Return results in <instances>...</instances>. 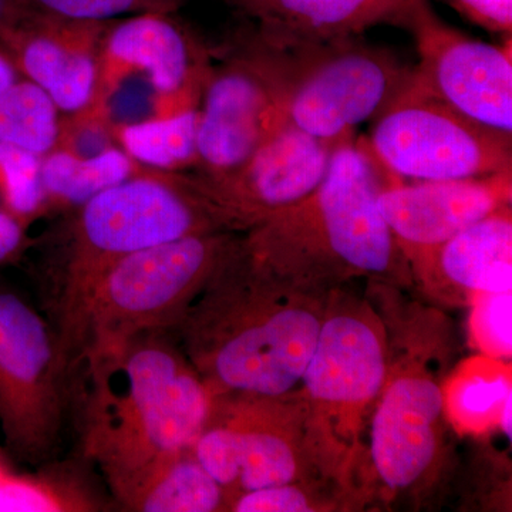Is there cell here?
Listing matches in <instances>:
<instances>
[{"label":"cell","instance_id":"obj_4","mask_svg":"<svg viewBox=\"0 0 512 512\" xmlns=\"http://www.w3.org/2000/svg\"><path fill=\"white\" fill-rule=\"evenodd\" d=\"M383 185V167L365 138H350L333 151L316 190L238 235L239 248L306 288L332 291L356 279L412 286L409 262L380 211Z\"/></svg>","mask_w":512,"mask_h":512},{"label":"cell","instance_id":"obj_6","mask_svg":"<svg viewBox=\"0 0 512 512\" xmlns=\"http://www.w3.org/2000/svg\"><path fill=\"white\" fill-rule=\"evenodd\" d=\"M252 30L286 123L335 146L355 138L360 124L375 120L413 73L392 52L366 45L359 36L272 46Z\"/></svg>","mask_w":512,"mask_h":512},{"label":"cell","instance_id":"obj_3","mask_svg":"<svg viewBox=\"0 0 512 512\" xmlns=\"http://www.w3.org/2000/svg\"><path fill=\"white\" fill-rule=\"evenodd\" d=\"M215 231L227 229L190 173L141 167L127 180L57 217L56 224L36 238L40 311L74 360L87 305L111 266L134 252Z\"/></svg>","mask_w":512,"mask_h":512},{"label":"cell","instance_id":"obj_14","mask_svg":"<svg viewBox=\"0 0 512 512\" xmlns=\"http://www.w3.org/2000/svg\"><path fill=\"white\" fill-rule=\"evenodd\" d=\"M403 28L412 33L419 82L484 126L512 134L511 40L497 46L451 28L429 0H417Z\"/></svg>","mask_w":512,"mask_h":512},{"label":"cell","instance_id":"obj_34","mask_svg":"<svg viewBox=\"0 0 512 512\" xmlns=\"http://www.w3.org/2000/svg\"><path fill=\"white\" fill-rule=\"evenodd\" d=\"M8 13V2H6V0H0V26H2L3 22H5L6 18H8Z\"/></svg>","mask_w":512,"mask_h":512},{"label":"cell","instance_id":"obj_11","mask_svg":"<svg viewBox=\"0 0 512 512\" xmlns=\"http://www.w3.org/2000/svg\"><path fill=\"white\" fill-rule=\"evenodd\" d=\"M390 356L382 392L370 417L365 487L376 484L386 500L427 487L444 450V393L429 365L430 352L407 346Z\"/></svg>","mask_w":512,"mask_h":512},{"label":"cell","instance_id":"obj_31","mask_svg":"<svg viewBox=\"0 0 512 512\" xmlns=\"http://www.w3.org/2000/svg\"><path fill=\"white\" fill-rule=\"evenodd\" d=\"M444 2L478 28L511 37L512 0H444Z\"/></svg>","mask_w":512,"mask_h":512},{"label":"cell","instance_id":"obj_12","mask_svg":"<svg viewBox=\"0 0 512 512\" xmlns=\"http://www.w3.org/2000/svg\"><path fill=\"white\" fill-rule=\"evenodd\" d=\"M218 59L198 106V164L190 171L204 178L234 173L288 126L251 28L235 33Z\"/></svg>","mask_w":512,"mask_h":512},{"label":"cell","instance_id":"obj_1","mask_svg":"<svg viewBox=\"0 0 512 512\" xmlns=\"http://www.w3.org/2000/svg\"><path fill=\"white\" fill-rule=\"evenodd\" d=\"M212 397L173 333L148 332L77 357L70 417L82 457L120 503L154 468L192 447Z\"/></svg>","mask_w":512,"mask_h":512},{"label":"cell","instance_id":"obj_24","mask_svg":"<svg viewBox=\"0 0 512 512\" xmlns=\"http://www.w3.org/2000/svg\"><path fill=\"white\" fill-rule=\"evenodd\" d=\"M60 119L53 100L22 77L0 94V144L45 157L56 148Z\"/></svg>","mask_w":512,"mask_h":512},{"label":"cell","instance_id":"obj_16","mask_svg":"<svg viewBox=\"0 0 512 512\" xmlns=\"http://www.w3.org/2000/svg\"><path fill=\"white\" fill-rule=\"evenodd\" d=\"M110 22L9 8L0 26V50L19 76L40 87L60 113H76L89 106L96 93L101 43Z\"/></svg>","mask_w":512,"mask_h":512},{"label":"cell","instance_id":"obj_13","mask_svg":"<svg viewBox=\"0 0 512 512\" xmlns=\"http://www.w3.org/2000/svg\"><path fill=\"white\" fill-rule=\"evenodd\" d=\"M214 52L174 13H141L111 20L101 43L96 93L89 106L109 111L121 87L141 77L150 86L148 117L200 106ZM113 117V116H111Z\"/></svg>","mask_w":512,"mask_h":512},{"label":"cell","instance_id":"obj_2","mask_svg":"<svg viewBox=\"0 0 512 512\" xmlns=\"http://www.w3.org/2000/svg\"><path fill=\"white\" fill-rule=\"evenodd\" d=\"M329 293L256 264L237 234L173 335L212 393L282 396L301 384Z\"/></svg>","mask_w":512,"mask_h":512},{"label":"cell","instance_id":"obj_25","mask_svg":"<svg viewBox=\"0 0 512 512\" xmlns=\"http://www.w3.org/2000/svg\"><path fill=\"white\" fill-rule=\"evenodd\" d=\"M104 503L82 478L64 468L10 473L0 484V512H93Z\"/></svg>","mask_w":512,"mask_h":512},{"label":"cell","instance_id":"obj_29","mask_svg":"<svg viewBox=\"0 0 512 512\" xmlns=\"http://www.w3.org/2000/svg\"><path fill=\"white\" fill-rule=\"evenodd\" d=\"M340 504L323 493L318 483L271 485L235 495L228 504L232 512H323L338 510Z\"/></svg>","mask_w":512,"mask_h":512},{"label":"cell","instance_id":"obj_9","mask_svg":"<svg viewBox=\"0 0 512 512\" xmlns=\"http://www.w3.org/2000/svg\"><path fill=\"white\" fill-rule=\"evenodd\" d=\"M387 173L402 180L447 181L512 171V134L464 116L410 79L365 138Z\"/></svg>","mask_w":512,"mask_h":512},{"label":"cell","instance_id":"obj_35","mask_svg":"<svg viewBox=\"0 0 512 512\" xmlns=\"http://www.w3.org/2000/svg\"><path fill=\"white\" fill-rule=\"evenodd\" d=\"M10 473H12V470H10L8 464L5 463V460L0 457V484H2V481L5 480Z\"/></svg>","mask_w":512,"mask_h":512},{"label":"cell","instance_id":"obj_5","mask_svg":"<svg viewBox=\"0 0 512 512\" xmlns=\"http://www.w3.org/2000/svg\"><path fill=\"white\" fill-rule=\"evenodd\" d=\"M390 333L375 306L346 286L332 289L311 360L298 390L305 440L319 480L353 497L363 464V431L382 392Z\"/></svg>","mask_w":512,"mask_h":512},{"label":"cell","instance_id":"obj_28","mask_svg":"<svg viewBox=\"0 0 512 512\" xmlns=\"http://www.w3.org/2000/svg\"><path fill=\"white\" fill-rule=\"evenodd\" d=\"M468 308V328L474 348L490 359L510 362L512 291L477 293Z\"/></svg>","mask_w":512,"mask_h":512},{"label":"cell","instance_id":"obj_20","mask_svg":"<svg viewBox=\"0 0 512 512\" xmlns=\"http://www.w3.org/2000/svg\"><path fill=\"white\" fill-rule=\"evenodd\" d=\"M443 393L446 419L458 433L484 434L500 427L511 441V372L503 360H471L448 379Z\"/></svg>","mask_w":512,"mask_h":512},{"label":"cell","instance_id":"obj_8","mask_svg":"<svg viewBox=\"0 0 512 512\" xmlns=\"http://www.w3.org/2000/svg\"><path fill=\"white\" fill-rule=\"evenodd\" d=\"M72 375V356L45 313L0 286V429L19 460L56 456L70 419Z\"/></svg>","mask_w":512,"mask_h":512},{"label":"cell","instance_id":"obj_27","mask_svg":"<svg viewBox=\"0 0 512 512\" xmlns=\"http://www.w3.org/2000/svg\"><path fill=\"white\" fill-rule=\"evenodd\" d=\"M9 8L74 20L110 22L141 13H175L187 0H6Z\"/></svg>","mask_w":512,"mask_h":512},{"label":"cell","instance_id":"obj_30","mask_svg":"<svg viewBox=\"0 0 512 512\" xmlns=\"http://www.w3.org/2000/svg\"><path fill=\"white\" fill-rule=\"evenodd\" d=\"M116 123L109 111L87 106L76 113L62 114L57 150L89 157L117 146Z\"/></svg>","mask_w":512,"mask_h":512},{"label":"cell","instance_id":"obj_33","mask_svg":"<svg viewBox=\"0 0 512 512\" xmlns=\"http://www.w3.org/2000/svg\"><path fill=\"white\" fill-rule=\"evenodd\" d=\"M19 79L20 76L12 62H10L9 57L0 50V94L9 89Z\"/></svg>","mask_w":512,"mask_h":512},{"label":"cell","instance_id":"obj_7","mask_svg":"<svg viewBox=\"0 0 512 512\" xmlns=\"http://www.w3.org/2000/svg\"><path fill=\"white\" fill-rule=\"evenodd\" d=\"M235 235H190L134 252L111 266L87 305L77 357L113 348L141 333H173Z\"/></svg>","mask_w":512,"mask_h":512},{"label":"cell","instance_id":"obj_26","mask_svg":"<svg viewBox=\"0 0 512 512\" xmlns=\"http://www.w3.org/2000/svg\"><path fill=\"white\" fill-rule=\"evenodd\" d=\"M40 160L28 151L0 144V204L28 227L45 218Z\"/></svg>","mask_w":512,"mask_h":512},{"label":"cell","instance_id":"obj_15","mask_svg":"<svg viewBox=\"0 0 512 512\" xmlns=\"http://www.w3.org/2000/svg\"><path fill=\"white\" fill-rule=\"evenodd\" d=\"M338 146L288 124L234 173L190 174L224 228L242 234L316 190Z\"/></svg>","mask_w":512,"mask_h":512},{"label":"cell","instance_id":"obj_32","mask_svg":"<svg viewBox=\"0 0 512 512\" xmlns=\"http://www.w3.org/2000/svg\"><path fill=\"white\" fill-rule=\"evenodd\" d=\"M35 244L36 238L30 237L28 225L0 210V268L18 262Z\"/></svg>","mask_w":512,"mask_h":512},{"label":"cell","instance_id":"obj_10","mask_svg":"<svg viewBox=\"0 0 512 512\" xmlns=\"http://www.w3.org/2000/svg\"><path fill=\"white\" fill-rule=\"evenodd\" d=\"M305 417L298 390L282 396L214 394L192 451L227 491L228 504L258 488L318 483L306 448Z\"/></svg>","mask_w":512,"mask_h":512},{"label":"cell","instance_id":"obj_19","mask_svg":"<svg viewBox=\"0 0 512 512\" xmlns=\"http://www.w3.org/2000/svg\"><path fill=\"white\" fill-rule=\"evenodd\" d=\"M272 46L329 42L377 25L403 28L417 0H227Z\"/></svg>","mask_w":512,"mask_h":512},{"label":"cell","instance_id":"obj_23","mask_svg":"<svg viewBox=\"0 0 512 512\" xmlns=\"http://www.w3.org/2000/svg\"><path fill=\"white\" fill-rule=\"evenodd\" d=\"M198 107L164 117L116 124L117 146L151 170L190 173L198 164Z\"/></svg>","mask_w":512,"mask_h":512},{"label":"cell","instance_id":"obj_18","mask_svg":"<svg viewBox=\"0 0 512 512\" xmlns=\"http://www.w3.org/2000/svg\"><path fill=\"white\" fill-rule=\"evenodd\" d=\"M413 284L433 301L468 306L477 293L512 291V210H500L436 247L404 252Z\"/></svg>","mask_w":512,"mask_h":512},{"label":"cell","instance_id":"obj_17","mask_svg":"<svg viewBox=\"0 0 512 512\" xmlns=\"http://www.w3.org/2000/svg\"><path fill=\"white\" fill-rule=\"evenodd\" d=\"M512 201V171L466 180L413 181L384 173L380 211L404 252L436 247Z\"/></svg>","mask_w":512,"mask_h":512},{"label":"cell","instance_id":"obj_21","mask_svg":"<svg viewBox=\"0 0 512 512\" xmlns=\"http://www.w3.org/2000/svg\"><path fill=\"white\" fill-rule=\"evenodd\" d=\"M119 146L94 156H74L67 151H50L40 160L45 217H60L84 202L127 180L140 170Z\"/></svg>","mask_w":512,"mask_h":512},{"label":"cell","instance_id":"obj_22","mask_svg":"<svg viewBox=\"0 0 512 512\" xmlns=\"http://www.w3.org/2000/svg\"><path fill=\"white\" fill-rule=\"evenodd\" d=\"M228 500L190 447L151 471L119 505L133 512H220Z\"/></svg>","mask_w":512,"mask_h":512}]
</instances>
